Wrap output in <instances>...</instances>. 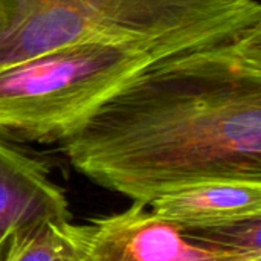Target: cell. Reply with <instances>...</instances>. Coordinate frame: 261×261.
I'll return each mask as SVG.
<instances>
[{"mask_svg": "<svg viewBox=\"0 0 261 261\" xmlns=\"http://www.w3.org/2000/svg\"><path fill=\"white\" fill-rule=\"evenodd\" d=\"M182 231L191 240L206 246L246 257H261V219L229 222L213 228Z\"/></svg>", "mask_w": 261, "mask_h": 261, "instance_id": "obj_8", "label": "cell"}, {"mask_svg": "<svg viewBox=\"0 0 261 261\" xmlns=\"http://www.w3.org/2000/svg\"><path fill=\"white\" fill-rule=\"evenodd\" d=\"M252 261H261V258H260V260H252Z\"/></svg>", "mask_w": 261, "mask_h": 261, "instance_id": "obj_9", "label": "cell"}, {"mask_svg": "<svg viewBox=\"0 0 261 261\" xmlns=\"http://www.w3.org/2000/svg\"><path fill=\"white\" fill-rule=\"evenodd\" d=\"M89 237V223L44 220L9 240L2 261H81Z\"/></svg>", "mask_w": 261, "mask_h": 261, "instance_id": "obj_7", "label": "cell"}, {"mask_svg": "<svg viewBox=\"0 0 261 261\" xmlns=\"http://www.w3.org/2000/svg\"><path fill=\"white\" fill-rule=\"evenodd\" d=\"M254 24L258 0H0V69L76 43Z\"/></svg>", "mask_w": 261, "mask_h": 261, "instance_id": "obj_3", "label": "cell"}, {"mask_svg": "<svg viewBox=\"0 0 261 261\" xmlns=\"http://www.w3.org/2000/svg\"><path fill=\"white\" fill-rule=\"evenodd\" d=\"M148 205L92 219L81 261H252L261 257L206 246L191 240L177 225L158 217Z\"/></svg>", "mask_w": 261, "mask_h": 261, "instance_id": "obj_4", "label": "cell"}, {"mask_svg": "<svg viewBox=\"0 0 261 261\" xmlns=\"http://www.w3.org/2000/svg\"><path fill=\"white\" fill-rule=\"evenodd\" d=\"M236 31L240 29L86 41L6 66L0 69V138L61 144L121 87L159 60Z\"/></svg>", "mask_w": 261, "mask_h": 261, "instance_id": "obj_2", "label": "cell"}, {"mask_svg": "<svg viewBox=\"0 0 261 261\" xmlns=\"http://www.w3.org/2000/svg\"><path fill=\"white\" fill-rule=\"evenodd\" d=\"M161 219L180 229L261 219V180L213 179L165 193L148 203Z\"/></svg>", "mask_w": 261, "mask_h": 261, "instance_id": "obj_6", "label": "cell"}, {"mask_svg": "<svg viewBox=\"0 0 261 261\" xmlns=\"http://www.w3.org/2000/svg\"><path fill=\"white\" fill-rule=\"evenodd\" d=\"M44 220H72L63 188L43 161L0 138V261L12 236Z\"/></svg>", "mask_w": 261, "mask_h": 261, "instance_id": "obj_5", "label": "cell"}, {"mask_svg": "<svg viewBox=\"0 0 261 261\" xmlns=\"http://www.w3.org/2000/svg\"><path fill=\"white\" fill-rule=\"evenodd\" d=\"M60 145L89 180L142 205L203 180H261V24L159 60Z\"/></svg>", "mask_w": 261, "mask_h": 261, "instance_id": "obj_1", "label": "cell"}]
</instances>
